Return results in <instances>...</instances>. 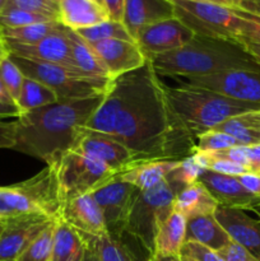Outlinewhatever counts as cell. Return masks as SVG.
Wrapping results in <instances>:
<instances>
[{
	"instance_id": "obj_8",
	"label": "cell",
	"mask_w": 260,
	"mask_h": 261,
	"mask_svg": "<svg viewBox=\"0 0 260 261\" xmlns=\"http://www.w3.org/2000/svg\"><path fill=\"white\" fill-rule=\"evenodd\" d=\"M175 17L194 35L212 38L239 40L244 19L233 8L204 0H170Z\"/></svg>"
},
{
	"instance_id": "obj_17",
	"label": "cell",
	"mask_w": 260,
	"mask_h": 261,
	"mask_svg": "<svg viewBox=\"0 0 260 261\" xmlns=\"http://www.w3.org/2000/svg\"><path fill=\"white\" fill-rule=\"evenodd\" d=\"M60 219L73 227L82 236L99 237L110 234L103 214L91 194H84L65 201L61 209Z\"/></svg>"
},
{
	"instance_id": "obj_33",
	"label": "cell",
	"mask_w": 260,
	"mask_h": 261,
	"mask_svg": "<svg viewBox=\"0 0 260 261\" xmlns=\"http://www.w3.org/2000/svg\"><path fill=\"white\" fill-rule=\"evenodd\" d=\"M56 222L58 221L51 222L41 232L40 236L18 255V257L14 261H50Z\"/></svg>"
},
{
	"instance_id": "obj_16",
	"label": "cell",
	"mask_w": 260,
	"mask_h": 261,
	"mask_svg": "<svg viewBox=\"0 0 260 261\" xmlns=\"http://www.w3.org/2000/svg\"><path fill=\"white\" fill-rule=\"evenodd\" d=\"M89 46L111 79L142 68L148 61L134 41L106 40L89 43Z\"/></svg>"
},
{
	"instance_id": "obj_35",
	"label": "cell",
	"mask_w": 260,
	"mask_h": 261,
	"mask_svg": "<svg viewBox=\"0 0 260 261\" xmlns=\"http://www.w3.org/2000/svg\"><path fill=\"white\" fill-rule=\"evenodd\" d=\"M240 145L236 139L226 133L217 132V130H209L204 134L199 135L195 140V152H205V153H214L219 150L228 149V148L237 147Z\"/></svg>"
},
{
	"instance_id": "obj_9",
	"label": "cell",
	"mask_w": 260,
	"mask_h": 261,
	"mask_svg": "<svg viewBox=\"0 0 260 261\" xmlns=\"http://www.w3.org/2000/svg\"><path fill=\"white\" fill-rule=\"evenodd\" d=\"M119 173L102 161L70 150L58 163V178L63 201L91 194Z\"/></svg>"
},
{
	"instance_id": "obj_28",
	"label": "cell",
	"mask_w": 260,
	"mask_h": 261,
	"mask_svg": "<svg viewBox=\"0 0 260 261\" xmlns=\"http://www.w3.org/2000/svg\"><path fill=\"white\" fill-rule=\"evenodd\" d=\"M66 36L70 41L71 54H73L74 64H75L76 69L82 74L91 76V78L106 82L111 81L109 73L102 65L101 60L96 55V53L92 50L89 43L84 41L75 31L69 30V28H66Z\"/></svg>"
},
{
	"instance_id": "obj_12",
	"label": "cell",
	"mask_w": 260,
	"mask_h": 261,
	"mask_svg": "<svg viewBox=\"0 0 260 261\" xmlns=\"http://www.w3.org/2000/svg\"><path fill=\"white\" fill-rule=\"evenodd\" d=\"M73 150L102 161L119 175L144 161H150L144 155L129 149L126 145L117 142L114 138L101 133L89 132L84 127H82L79 142Z\"/></svg>"
},
{
	"instance_id": "obj_41",
	"label": "cell",
	"mask_w": 260,
	"mask_h": 261,
	"mask_svg": "<svg viewBox=\"0 0 260 261\" xmlns=\"http://www.w3.org/2000/svg\"><path fill=\"white\" fill-rule=\"evenodd\" d=\"M217 252L223 261H260L259 257L233 241Z\"/></svg>"
},
{
	"instance_id": "obj_2",
	"label": "cell",
	"mask_w": 260,
	"mask_h": 261,
	"mask_svg": "<svg viewBox=\"0 0 260 261\" xmlns=\"http://www.w3.org/2000/svg\"><path fill=\"white\" fill-rule=\"evenodd\" d=\"M105 94L91 98L58 101L20 114L17 119L13 149L58 165L64 154L76 147L82 127L91 120Z\"/></svg>"
},
{
	"instance_id": "obj_52",
	"label": "cell",
	"mask_w": 260,
	"mask_h": 261,
	"mask_svg": "<svg viewBox=\"0 0 260 261\" xmlns=\"http://www.w3.org/2000/svg\"><path fill=\"white\" fill-rule=\"evenodd\" d=\"M147 261H183L181 256H162V255L152 254L149 255Z\"/></svg>"
},
{
	"instance_id": "obj_61",
	"label": "cell",
	"mask_w": 260,
	"mask_h": 261,
	"mask_svg": "<svg viewBox=\"0 0 260 261\" xmlns=\"http://www.w3.org/2000/svg\"><path fill=\"white\" fill-rule=\"evenodd\" d=\"M3 221H7V218H5L4 216H2V214H0V222H3Z\"/></svg>"
},
{
	"instance_id": "obj_54",
	"label": "cell",
	"mask_w": 260,
	"mask_h": 261,
	"mask_svg": "<svg viewBox=\"0 0 260 261\" xmlns=\"http://www.w3.org/2000/svg\"><path fill=\"white\" fill-rule=\"evenodd\" d=\"M204 2H213V3H218V4H223V5H228V7H232V3L229 0H204Z\"/></svg>"
},
{
	"instance_id": "obj_49",
	"label": "cell",
	"mask_w": 260,
	"mask_h": 261,
	"mask_svg": "<svg viewBox=\"0 0 260 261\" xmlns=\"http://www.w3.org/2000/svg\"><path fill=\"white\" fill-rule=\"evenodd\" d=\"M20 112L15 105H7L0 102V119L4 117H19Z\"/></svg>"
},
{
	"instance_id": "obj_27",
	"label": "cell",
	"mask_w": 260,
	"mask_h": 261,
	"mask_svg": "<svg viewBox=\"0 0 260 261\" xmlns=\"http://www.w3.org/2000/svg\"><path fill=\"white\" fill-rule=\"evenodd\" d=\"M212 130L231 135L244 147L260 144V110L229 117Z\"/></svg>"
},
{
	"instance_id": "obj_44",
	"label": "cell",
	"mask_w": 260,
	"mask_h": 261,
	"mask_svg": "<svg viewBox=\"0 0 260 261\" xmlns=\"http://www.w3.org/2000/svg\"><path fill=\"white\" fill-rule=\"evenodd\" d=\"M236 177L246 190H249L252 195L260 199V173L247 172L244 175L236 176Z\"/></svg>"
},
{
	"instance_id": "obj_5",
	"label": "cell",
	"mask_w": 260,
	"mask_h": 261,
	"mask_svg": "<svg viewBox=\"0 0 260 261\" xmlns=\"http://www.w3.org/2000/svg\"><path fill=\"white\" fill-rule=\"evenodd\" d=\"M63 205L58 165L46 166L28 180L0 188V214L7 219L33 214L58 221Z\"/></svg>"
},
{
	"instance_id": "obj_40",
	"label": "cell",
	"mask_w": 260,
	"mask_h": 261,
	"mask_svg": "<svg viewBox=\"0 0 260 261\" xmlns=\"http://www.w3.org/2000/svg\"><path fill=\"white\" fill-rule=\"evenodd\" d=\"M232 8H233L235 13L244 19V24H242L241 30V37L240 38H247V40L259 41L260 42V17L252 14V13L246 12V10L241 9V8L239 7Z\"/></svg>"
},
{
	"instance_id": "obj_60",
	"label": "cell",
	"mask_w": 260,
	"mask_h": 261,
	"mask_svg": "<svg viewBox=\"0 0 260 261\" xmlns=\"http://www.w3.org/2000/svg\"><path fill=\"white\" fill-rule=\"evenodd\" d=\"M181 260H183V261H194V260L188 259V257H184V256H181Z\"/></svg>"
},
{
	"instance_id": "obj_43",
	"label": "cell",
	"mask_w": 260,
	"mask_h": 261,
	"mask_svg": "<svg viewBox=\"0 0 260 261\" xmlns=\"http://www.w3.org/2000/svg\"><path fill=\"white\" fill-rule=\"evenodd\" d=\"M17 122L0 119V149H13L15 144Z\"/></svg>"
},
{
	"instance_id": "obj_51",
	"label": "cell",
	"mask_w": 260,
	"mask_h": 261,
	"mask_svg": "<svg viewBox=\"0 0 260 261\" xmlns=\"http://www.w3.org/2000/svg\"><path fill=\"white\" fill-rule=\"evenodd\" d=\"M82 261H101V260H99V257H98V255H97V252L94 251V250L92 249L91 246H88V245H87V246H86V251H84L83 259H82Z\"/></svg>"
},
{
	"instance_id": "obj_29",
	"label": "cell",
	"mask_w": 260,
	"mask_h": 261,
	"mask_svg": "<svg viewBox=\"0 0 260 261\" xmlns=\"http://www.w3.org/2000/svg\"><path fill=\"white\" fill-rule=\"evenodd\" d=\"M58 101V96L53 89L40 82L24 76L17 107L19 109L20 114H24V112L32 111V110L45 107L47 105L55 103Z\"/></svg>"
},
{
	"instance_id": "obj_57",
	"label": "cell",
	"mask_w": 260,
	"mask_h": 261,
	"mask_svg": "<svg viewBox=\"0 0 260 261\" xmlns=\"http://www.w3.org/2000/svg\"><path fill=\"white\" fill-rule=\"evenodd\" d=\"M229 2L232 3V7H236V5H239L242 0H229Z\"/></svg>"
},
{
	"instance_id": "obj_62",
	"label": "cell",
	"mask_w": 260,
	"mask_h": 261,
	"mask_svg": "<svg viewBox=\"0 0 260 261\" xmlns=\"http://www.w3.org/2000/svg\"><path fill=\"white\" fill-rule=\"evenodd\" d=\"M54 2H56V3H59V2H60V0H54Z\"/></svg>"
},
{
	"instance_id": "obj_34",
	"label": "cell",
	"mask_w": 260,
	"mask_h": 261,
	"mask_svg": "<svg viewBox=\"0 0 260 261\" xmlns=\"http://www.w3.org/2000/svg\"><path fill=\"white\" fill-rule=\"evenodd\" d=\"M45 22H55V19L38 14V13L19 9L12 5H5L3 12L0 13V28L24 27V25Z\"/></svg>"
},
{
	"instance_id": "obj_39",
	"label": "cell",
	"mask_w": 260,
	"mask_h": 261,
	"mask_svg": "<svg viewBox=\"0 0 260 261\" xmlns=\"http://www.w3.org/2000/svg\"><path fill=\"white\" fill-rule=\"evenodd\" d=\"M180 256L188 257V259L194 261H223L218 255V252L194 241L184 242Z\"/></svg>"
},
{
	"instance_id": "obj_21",
	"label": "cell",
	"mask_w": 260,
	"mask_h": 261,
	"mask_svg": "<svg viewBox=\"0 0 260 261\" xmlns=\"http://www.w3.org/2000/svg\"><path fill=\"white\" fill-rule=\"evenodd\" d=\"M110 19L106 9L92 0H60L59 22L69 30L78 31Z\"/></svg>"
},
{
	"instance_id": "obj_11",
	"label": "cell",
	"mask_w": 260,
	"mask_h": 261,
	"mask_svg": "<svg viewBox=\"0 0 260 261\" xmlns=\"http://www.w3.org/2000/svg\"><path fill=\"white\" fill-rule=\"evenodd\" d=\"M180 83L204 88L239 101L260 105V71L231 70L203 76L177 79Z\"/></svg>"
},
{
	"instance_id": "obj_24",
	"label": "cell",
	"mask_w": 260,
	"mask_h": 261,
	"mask_svg": "<svg viewBox=\"0 0 260 261\" xmlns=\"http://www.w3.org/2000/svg\"><path fill=\"white\" fill-rule=\"evenodd\" d=\"M194 241L214 251H219L232 241L214 214L194 217L186 221L185 242Z\"/></svg>"
},
{
	"instance_id": "obj_59",
	"label": "cell",
	"mask_w": 260,
	"mask_h": 261,
	"mask_svg": "<svg viewBox=\"0 0 260 261\" xmlns=\"http://www.w3.org/2000/svg\"><path fill=\"white\" fill-rule=\"evenodd\" d=\"M92 2L97 3L98 5H101V7H103V0H92ZM105 8V7H103Z\"/></svg>"
},
{
	"instance_id": "obj_56",
	"label": "cell",
	"mask_w": 260,
	"mask_h": 261,
	"mask_svg": "<svg viewBox=\"0 0 260 261\" xmlns=\"http://www.w3.org/2000/svg\"><path fill=\"white\" fill-rule=\"evenodd\" d=\"M251 212H254V213L255 214H256V216L257 217H259V219H260V205H257L256 206V208H254V209H252V211Z\"/></svg>"
},
{
	"instance_id": "obj_6",
	"label": "cell",
	"mask_w": 260,
	"mask_h": 261,
	"mask_svg": "<svg viewBox=\"0 0 260 261\" xmlns=\"http://www.w3.org/2000/svg\"><path fill=\"white\" fill-rule=\"evenodd\" d=\"M183 189V186L166 178L154 188L138 193L130 209L124 233L134 237L149 255L154 250L158 228L173 212V201Z\"/></svg>"
},
{
	"instance_id": "obj_38",
	"label": "cell",
	"mask_w": 260,
	"mask_h": 261,
	"mask_svg": "<svg viewBox=\"0 0 260 261\" xmlns=\"http://www.w3.org/2000/svg\"><path fill=\"white\" fill-rule=\"evenodd\" d=\"M7 5L38 13L48 18L59 20V3L54 0H8Z\"/></svg>"
},
{
	"instance_id": "obj_18",
	"label": "cell",
	"mask_w": 260,
	"mask_h": 261,
	"mask_svg": "<svg viewBox=\"0 0 260 261\" xmlns=\"http://www.w3.org/2000/svg\"><path fill=\"white\" fill-rule=\"evenodd\" d=\"M199 181L208 189L219 206L252 211L260 205V199L246 190L236 176H226L212 171H204L199 177Z\"/></svg>"
},
{
	"instance_id": "obj_46",
	"label": "cell",
	"mask_w": 260,
	"mask_h": 261,
	"mask_svg": "<svg viewBox=\"0 0 260 261\" xmlns=\"http://www.w3.org/2000/svg\"><path fill=\"white\" fill-rule=\"evenodd\" d=\"M247 149H249L250 172L260 173V144L247 147Z\"/></svg>"
},
{
	"instance_id": "obj_30",
	"label": "cell",
	"mask_w": 260,
	"mask_h": 261,
	"mask_svg": "<svg viewBox=\"0 0 260 261\" xmlns=\"http://www.w3.org/2000/svg\"><path fill=\"white\" fill-rule=\"evenodd\" d=\"M82 236V234H81ZM86 244L98 255L101 261H137L133 252L117 237L103 234L99 237L82 236Z\"/></svg>"
},
{
	"instance_id": "obj_15",
	"label": "cell",
	"mask_w": 260,
	"mask_h": 261,
	"mask_svg": "<svg viewBox=\"0 0 260 261\" xmlns=\"http://www.w3.org/2000/svg\"><path fill=\"white\" fill-rule=\"evenodd\" d=\"M53 222L43 216H19L5 221L0 236V261H14Z\"/></svg>"
},
{
	"instance_id": "obj_58",
	"label": "cell",
	"mask_w": 260,
	"mask_h": 261,
	"mask_svg": "<svg viewBox=\"0 0 260 261\" xmlns=\"http://www.w3.org/2000/svg\"><path fill=\"white\" fill-rule=\"evenodd\" d=\"M4 226H5V221L0 222V236H2L3 231H4Z\"/></svg>"
},
{
	"instance_id": "obj_13",
	"label": "cell",
	"mask_w": 260,
	"mask_h": 261,
	"mask_svg": "<svg viewBox=\"0 0 260 261\" xmlns=\"http://www.w3.org/2000/svg\"><path fill=\"white\" fill-rule=\"evenodd\" d=\"M194 36L193 31L173 17L143 27L135 36V42L149 61L154 56L183 47Z\"/></svg>"
},
{
	"instance_id": "obj_3",
	"label": "cell",
	"mask_w": 260,
	"mask_h": 261,
	"mask_svg": "<svg viewBox=\"0 0 260 261\" xmlns=\"http://www.w3.org/2000/svg\"><path fill=\"white\" fill-rule=\"evenodd\" d=\"M149 63L158 75L176 79L231 70L260 71V63L240 41L198 35L183 47L154 56Z\"/></svg>"
},
{
	"instance_id": "obj_25",
	"label": "cell",
	"mask_w": 260,
	"mask_h": 261,
	"mask_svg": "<svg viewBox=\"0 0 260 261\" xmlns=\"http://www.w3.org/2000/svg\"><path fill=\"white\" fill-rule=\"evenodd\" d=\"M83 237L63 219H58L54 231L50 261H82L86 251Z\"/></svg>"
},
{
	"instance_id": "obj_36",
	"label": "cell",
	"mask_w": 260,
	"mask_h": 261,
	"mask_svg": "<svg viewBox=\"0 0 260 261\" xmlns=\"http://www.w3.org/2000/svg\"><path fill=\"white\" fill-rule=\"evenodd\" d=\"M0 76L4 83L5 88H7L8 93L13 98L14 103L17 105L18 98H19L20 91H22L23 81H24V75L22 71L19 70L14 61L8 56L2 64H0Z\"/></svg>"
},
{
	"instance_id": "obj_19",
	"label": "cell",
	"mask_w": 260,
	"mask_h": 261,
	"mask_svg": "<svg viewBox=\"0 0 260 261\" xmlns=\"http://www.w3.org/2000/svg\"><path fill=\"white\" fill-rule=\"evenodd\" d=\"M214 217L232 241L260 259V219L251 218L242 209L226 206H218Z\"/></svg>"
},
{
	"instance_id": "obj_7",
	"label": "cell",
	"mask_w": 260,
	"mask_h": 261,
	"mask_svg": "<svg viewBox=\"0 0 260 261\" xmlns=\"http://www.w3.org/2000/svg\"><path fill=\"white\" fill-rule=\"evenodd\" d=\"M25 78L45 84L55 92L59 101L91 98L105 94L110 82L91 78L79 71L50 63L32 61L9 55Z\"/></svg>"
},
{
	"instance_id": "obj_50",
	"label": "cell",
	"mask_w": 260,
	"mask_h": 261,
	"mask_svg": "<svg viewBox=\"0 0 260 261\" xmlns=\"http://www.w3.org/2000/svg\"><path fill=\"white\" fill-rule=\"evenodd\" d=\"M0 102H2V103H7V105H15L14 101H13V98L10 97V94L8 93L4 83H3L2 76H0ZM15 106H17V105H15Z\"/></svg>"
},
{
	"instance_id": "obj_47",
	"label": "cell",
	"mask_w": 260,
	"mask_h": 261,
	"mask_svg": "<svg viewBox=\"0 0 260 261\" xmlns=\"http://www.w3.org/2000/svg\"><path fill=\"white\" fill-rule=\"evenodd\" d=\"M240 42L246 47V50L256 59L257 61L260 63V42L259 41H252V40H247V38H240Z\"/></svg>"
},
{
	"instance_id": "obj_45",
	"label": "cell",
	"mask_w": 260,
	"mask_h": 261,
	"mask_svg": "<svg viewBox=\"0 0 260 261\" xmlns=\"http://www.w3.org/2000/svg\"><path fill=\"white\" fill-rule=\"evenodd\" d=\"M103 7L110 19L122 22L125 0H103Z\"/></svg>"
},
{
	"instance_id": "obj_23",
	"label": "cell",
	"mask_w": 260,
	"mask_h": 261,
	"mask_svg": "<svg viewBox=\"0 0 260 261\" xmlns=\"http://www.w3.org/2000/svg\"><path fill=\"white\" fill-rule=\"evenodd\" d=\"M218 206L216 199L199 180L185 186L173 201V212L185 217L186 221L194 217L214 214Z\"/></svg>"
},
{
	"instance_id": "obj_37",
	"label": "cell",
	"mask_w": 260,
	"mask_h": 261,
	"mask_svg": "<svg viewBox=\"0 0 260 261\" xmlns=\"http://www.w3.org/2000/svg\"><path fill=\"white\" fill-rule=\"evenodd\" d=\"M204 171L205 170H203V168L198 165V162L195 161L194 155L191 154L189 155V157L181 160L180 165L167 176V180L185 188V186L198 181Z\"/></svg>"
},
{
	"instance_id": "obj_1",
	"label": "cell",
	"mask_w": 260,
	"mask_h": 261,
	"mask_svg": "<svg viewBox=\"0 0 260 261\" xmlns=\"http://www.w3.org/2000/svg\"><path fill=\"white\" fill-rule=\"evenodd\" d=\"M84 129L109 135L148 160H184L195 148L149 61L110 81Z\"/></svg>"
},
{
	"instance_id": "obj_32",
	"label": "cell",
	"mask_w": 260,
	"mask_h": 261,
	"mask_svg": "<svg viewBox=\"0 0 260 261\" xmlns=\"http://www.w3.org/2000/svg\"><path fill=\"white\" fill-rule=\"evenodd\" d=\"M75 32L88 43L106 40L134 41V38L130 36V33L127 32L122 22H116V20L111 19H107L105 22L99 23V24L92 25V27L82 28V30L75 31Z\"/></svg>"
},
{
	"instance_id": "obj_53",
	"label": "cell",
	"mask_w": 260,
	"mask_h": 261,
	"mask_svg": "<svg viewBox=\"0 0 260 261\" xmlns=\"http://www.w3.org/2000/svg\"><path fill=\"white\" fill-rule=\"evenodd\" d=\"M9 56V51H8L7 43H5V40L3 38L2 33H0V64L5 60V59Z\"/></svg>"
},
{
	"instance_id": "obj_20",
	"label": "cell",
	"mask_w": 260,
	"mask_h": 261,
	"mask_svg": "<svg viewBox=\"0 0 260 261\" xmlns=\"http://www.w3.org/2000/svg\"><path fill=\"white\" fill-rule=\"evenodd\" d=\"M175 17L170 0H125L122 24L135 41V36L145 25Z\"/></svg>"
},
{
	"instance_id": "obj_31",
	"label": "cell",
	"mask_w": 260,
	"mask_h": 261,
	"mask_svg": "<svg viewBox=\"0 0 260 261\" xmlns=\"http://www.w3.org/2000/svg\"><path fill=\"white\" fill-rule=\"evenodd\" d=\"M61 27L63 24L59 20H55V22L36 23V24L24 25V27L0 28V33L8 42L30 45V43L40 42L41 40L55 33Z\"/></svg>"
},
{
	"instance_id": "obj_42",
	"label": "cell",
	"mask_w": 260,
	"mask_h": 261,
	"mask_svg": "<svg viewBox=\"0 0 260 261\" xmlns=\"http://www.w3.org/2000/svg\"><path fill=\"white\" fill-rule=\"evenodd\" d=\"M214 158H219V160H227L231 161V162L237 163V165L244 166L245 168H247L250 172L249 168V149L247 147H244V145H237V147L228 148V149L219 150V152L211 153Z\"/></svg>"
},
{
	"instance_id": "obj_22",
	"label": "cell",
	"mask_w": 260,
	"mask_h": 261,
	"mask_svg": "<svg viewBox=\"0 0 260 261\" xmlns=\"http://www.w3.org/2000/svg\"><path fill=\"white\" fill-rule=\"evenodd\" d=\"M181 160H150L144 161L120 173L119 177L125 182L145 191L165 181L167 176L180 165Z\"/></svg>"
},
{
	"instance_id": "obj_26",
	"label": "cell",
	"mask_w": 260,
	"mask_h": 261,
	"mask_svg": "<svg viewBox=\"0 0 260 261\" xmlns=\"http://www.w3.org/2000/svg\"><path fill=\"white\" fill-rule=\"evenodd\" d=\"M185 217L172 212L158 228L153 254L162 256H180L181 247L185 242Z\"/></svg>"
},
{
	"instance_id": "obj_4",
	"label": "cell",
	"mask_w": 260,
	"mask_h": 261,
	"mask_svg": "<svg viewBox=\"0 0 260 261\" xmlns=\"http://www.w3.org/2000/svg\"><path fill=\"white\" fill-rule=\"evenodd\" d=\"M168 87L166 93L173 111L193 139L209 132L229 117L250 111H259L260 105L229 98L204 88L186 86Z\"/></svg>"
},
{
	"instance_id": "obj_14",
	"label": "cell",
	"mask_w": 260,
	"mask_h": 261,
	"mask_svg": "<svg viewBox=\"0 0 260 261\" xmlns=\"http://www.w3.org/2000/svg\"><path fill=\"white\" fill-rule=\"evenodd\" d=\"M5 43H7L9 55L24 58L32 61L56 64V65L65 66L71 70L79 71L74 64L70 41L66 36V27L64 25L55 33L41 40L40 42L25 45V43L5 41Z\"/></svg>"
},
{
	"instance_id": "obj_10",
	"label": "cell",
	"mask_w": 260,
	"mask_h": 261,
	"mask_svg": "<svg viewBox=\"0 0 260 261\" xmlns=\"http://www.w3.org/2000/svg\"><path fill=\"white\" fill-rule=\"evenodd\" d=\"M139 191L116 175L91 193L103 214L107 231L111 236L120 239L124 234L130 209Z\"/></svg>"
},
{
	"instance_id": "obj_48",
	"label": "cell",
	"mask_w": 260,
	"mask_h": 261,
	"mask_svg": "<svg viewBox=\"0 0 260 261\" xmlns=\"http://www.w3.org/2000/svg\"><path fill=\"white\" fill-rule=\"evenodd\" d=\"M236 7L260 17V0H242Z\"/></svg>"
},
{
	"instance_id": "obj_55",
	"label": "cell",
	"mask_w": 260,
	"mask_h": 261,
	"mask_svg": "<svg viewBox=\"0 0 260 261\" xmlns=\"http://www.w3.org/2000/svg\"><path fill=\"white\" fill-rule=\"evenodd\" d=\"M7 2L8 0H0V13L3 12V9H4L5 5H7Z\"/></svg>"
}]
</instances>
